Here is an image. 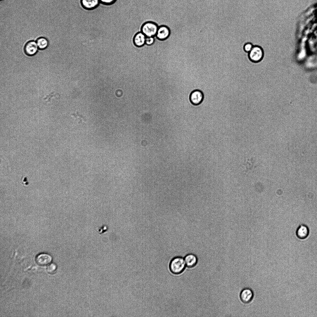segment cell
Here are the masks:
<instances>
[{"instance_id":"obj_13","label":"cell","mask_w":317,"mask_h":317,"mask_svg":"<svg viewBox=\"0 0 317 317\" xmlns=\"http://www.w3.org/2000/svg\"><path fill=\"white\" fill-rule=\"evenodd\" d=\"M38 48L40 50H44L46 49L49 45V41L48 40L44 37H41L38 38L36 41Z\"/></svg>"},{"instance_id":"obj_3","label":"cell","mask_w":317,"mask_h":317,"mask_svg":"<svg viewBox=\"0 0 317 317\" xmlns=\"http://www.w3.org/2000/svg\"><path fill=\"white\" fill-rule=\"evenodd\" d=\"M263 56V50L262 48L258 45L254 46L251 50L248 53V56L250 60L254 63L260 62Z\"/></svg>"},{"instance_id":"obj_4","label":"cell","mask_w":317,"mask_h":317,"mask_svg":"<svg viewBox=\"0 0 317 317\" xmlns=\"http://www.w3.org/2000/svg\"><path fill=\"white\" fill-rule=\"evenodd\" d=\"M254 297V293L252 290L247 288L243 289L240 294L241 300L245 304H248L251 302Z\"/></svg>"},{"instance_id":"obj_17","label":"cell","mask_w":317,"mask_h":317,"mask_svg":"<svg viewBox=\"0 0 317 317\" xmlns=\"http://www.w3.org/2000/svg\"><path fill=\"white\" fill-rule=\"evenodd\" d=\"M154 37H146L145 44L148 45H151L154 44Z\"/></svg>"},{"instance_id":"obj_8","label":"cell","mask_w":317,"mask_h":317,"mask_svg":"<svg viewBox=\"0 0 317 317\" xmlns=\"http://www.w3.org/2000/svg\"><path fill=\"white\" fill-rule=\"evenodd\" d=\"M51 256L47 253H42L38 254L36 258L37 263L41 266H45L49 264L52 262Z\"/></svg>"},{"instance_id":"obj_5","label":"cell","mask_w":317,"mask_h":317,"mask_svg":"<svg viewBox=\"0 0 317 317\" xmlns=\"http://www.w3.org/2000/svg\"><path fill=\"white\" fill-rule=\"evenodd\" d=\"M204 98L202 92L199 90H195L192 91L189 96V99L191 103L193 105H197L201 103Z\"/></svg>"},{"instance_id":"obj_9","label":"cell","mask_w":317,"mask_h":317,"mask_svg":"<svg viewBox=\"0 0 317 317\" xmlns=\"http://www.w3.org/2000/svg\"><path fill=\"white\" fill-rule=\"evenodd\" d=\"M169 28L165 25H161L158 27L156 37L161 40L167 39L170 34Z\"/></svg>"},{"instance_id":"obj_15","label":"cell","mask_w":317,"mask_h":317,"mask_svg":"<svg viewBox=\"0 0 317 317\" xmlns=\"http://www.w3.org/2000/svg\"><path fill=\"white\" fill-rule=\"evenodd\" d=\"M117 0H99L101 4L105 6H111L114 4Z\"/></svg>"},{"instance_id":"obj_18","label":"cell","mask_w":317,"mask_h":317,"mask_svg":"<svg viewBox=\"0 0 317 317\" xmlns=\"http://www.w3.org/2000/svg\"><path fill=\"white\" fill-rule=\"evenodd\" d=\"M108 229V228L107 226L103 225L98 229V232L100 234H102L107 231Z\"/></svg>"},{"instance_id":"obj_11","label":"cell","mask_w":317,"mask_h":317,"mask_svg":"<svg viewBox=\"0 0 317 317\" xmlns=\"http://www.w3.org/2000/svg\"><path fill=\"white\" fill-rule=\"evenodd\" d=\"M309 233V228L306 225L304 224L300 225L298 228L296 232L297 237L301 239H304L307 238Z\"/></svg>"},{"instance_id":"obj_12","label":"cell","mask_w":317,"mask_h":317,"mask_svg":"<svg viewBox=\"0 0 317 317\" xmlns=\"http://www.w3.org/2000/svg\"><path fill=\"white\" fill-rule=\"evenodd\" d=\"M146 37L141 32L136 33L133 39L134 45L137 47L143 46L145 44Z\"/></svg>"},{"instance_id":"obj_10","label":"cell","mask_w":317,"mask_h":317,"mask_svg":"<svg viewBox=\"0 0 317 317\" xmlns=\"http://www.w3.org/2000/svg\"><path fill=\"white\" fill-rule=\"evenodd\" d=\"M184 258L186 266L189 268L194 267L196 266L198 262L197 256L193 254H187Z\"/></svg>"},{"instance_id":"obj_7","label":"cell","mask_w":317,"mask_h":317,"mask_svg":"<svg viewBox=\"0 0 317 317\" xmlns=\"http://www.w3.org/2000/svg\"><path fill=\"white\" fill-rule=\"evenodd\" d=\"M38 49L36 41H31L26 44L24 50L27 55L32 56L36 54Z\"/></svg>"},{"instance_id":"obj_2","label":"cell","mask_w":317,"mask_h":317,"mask_svg":"<svg viewBox=\"0 0 317 317\" xmlns=\"http://www.w3.org/2000/svg\"><path fill=\"white\" fill-rule=\"evenodd\" d=\"M158 26L155 23L149 21L143 24L141 28V32L146 37L156 36Z\"/></svg>"},{"instance_id":"obj_14","label":"cell","mask_w":317,"mask_h":317,"mask_svg":"<svg viewBox=\"0 0 317 317\" xmlns=\"http://www.w3.org/2000/svg\"><path fill=\"white\" fill-rule=\"evenodd\" d=\"M57 269L56 265L54 263H50L47 268V271L50 273H53L55 272Z\"/></svg>"},{"instance_id":"obj_6","label":"cell","mask_w":317,"mask_h":317,"mask_svg":"<svg viewBox=\"0 0 317 317\" xmlns=\"http://www.w3.org/2000/svg\"><path fill=\"white\" fill-rule=\"evenodd\" d=\"M80 2L83 8L89 11L95 9L100 4L99 0H80Z\"/></svg>"},{"instance_id":"obj_16","label":"cell","mask_w":317,"mask_h":317,"mask_svg":"<svg viewBox=\"0 0 317 317\" xmlns=\"http://www.w3.org/2000/svg\"><path fill=\"white\" fill-rule=\"evenodd\" d=\"M253 46V45L251 43H246L244 45V50L245 52L249 53L251 50Z\"/></svg>"},{"instance_id":"obj_1","label":"cell","mask_w":317,"mask_h":317,"mask_svg":"<svg viewBox=\"0 0 317 317\" xmlns=\"http://www.w3.org/2000/svg\"><path fill=\"white\" fill-rule=\"evenodd\" d=\"M186 265L184 258L181 256L173 258L170 261L168 268L170 272L175 275H179L185 270Z\"/></svg>"}]
</instances>
